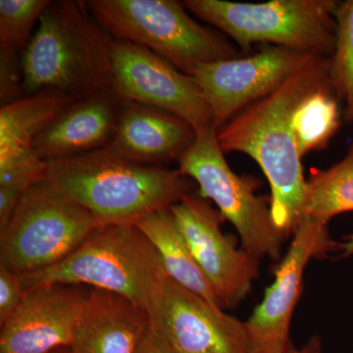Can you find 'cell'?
Listing matches in <instances>:
<instances>
[{
  "label": "cell",
  "instance_id": "cell-8",
  "mask_svg": "<svg viewBox=\"0 0 353 353\" xmlns=\"http://www.w3.org/2000/svg\"><path fill=\"white\" fill-rule=\"evenodd\" d=\"M178 162L179 171L199 183V196L214 201L236 228L243 250L257 259H280L287 236L274 223L270 202L254 194L250 179L230 168L213 125L196 131V141Z\"/></svg>",
  "mask_w": 353,
  "mask_h": 353
},
{
  "label": "cell",
  "instance_id": "cell-13",
  "mask_svg": "<svg viewBox=\"0 0 353 353\" xmlns=\"http://www.w3.org/2000/svg\"><path fill=\"white\" fill-rule=\"evenodd\" d=\"M152 318L176 353H252L245 322L170 278Z\"/></svg>",
  "mask_w": 353,
  "mask_h": 353
},
{
  "label": "cell",
  "instance_id": "cell-7",
  "mask_svg": "<svg viewBox=\"0 0 353 353\" xmlns=\"http://www.w3.org/2000/svg\"><path fill=\"white\" fill-rule=\"evenodd\" d=\"M105 225L46 180L34 183L0 231V265L21 276L68 259Z\"/></svg>",
  "mask_w": 353,
  "mask_h": 353
},
{
  "label": "cell",
  "instance_id": "cell-16",
  "mask_svg": "<svg viewBox=\"0 0 353 353\" xmlns=\"http://www.w3.org/2000/svg\"><path fill=\"white\" fill-rule=\"evenodd\" d=\"M196 139L194 128L175 114L123 99L117 131L105 148L122 159L152 166L180 159Z\"/></svg>",
  "mask_w": 353,
  "mask_h": 353
},
{
  "label": "cell",
  "instance_id": "cell-20",
  "mask_svg": "<svg viewBox=\"0 0 353 353\" xmlns=\"http://www.w3.org/2000/svg\"><path fill=\"white\" fill-rule=\"evenodd\" d=\"M341 125L340 101L329 79L305 95L294 111L292 128L299 157L326 148Z\"/></svg>",
  "mask_w": 353,
  "mask_h": 353
},
{
  "label": "cell",
  "instance_id": "cell-24",
  "mask_svg": "<svg viewBox=\"0 0 353 353\" xmlns=\"http://www.w3.org/2000/svg\"><path fill=\"white\" fill-rule=\"evenodd\" d=\"M22 55L0 48V101L1 108L25 97Z\"/></svg>",
  "mask_w": 353,
  "mask_h": 353
},
{
  "label": "cell",
  "instance_id": "cell-4",
  "mask_svg": "<svg viewBox=\"0 0 353 353\" xmlns=\"http://www.w3.org/2000/svg\"><path fill=\"white\" fill-rule=\"evenodd\" d=\"M157 248L134 224L105 225L55 266L22 276L26 292L39 285H88L130 299L150 315L168 279Z\"/></svg>",
  "mask_w": 353,
  "mask_h": 353
},
{
  "label": "cell",
  "instance_id": "cell-21",
  "mask_svg": "<svg viewBox=\"0 0 353 353\" xmlns=\"http://www.w3.org/2000/svg\"><path fill=\"white\" fill-rule=\"evenodd\" d=\"M353 211V143L347 157L327 170L315 169L306 180L303 216L328 223Z\"/></svg>",
  "mask_w": 353,
  "mask_h": 353
},
{
  "label": "cell",
  "instance_id": "cell-1",
  "mask_svg": "<svg viewBox=\"0 0 353 353\" xmlns=\"http://www.w3.org/2000/svg\"><path fill=\"white\" fill-rule=\"evenodd\" d=\"M329 70L330 57H315L217 131L223 152L245 153L263 171L270 185L274 223L285 236L303 219L306 187L292 128L294 111L305 95L329 80Z\"/></svg>",
  "mask_w": 353,
  "mask_h": 353
},
{
  "label": "cell",
  "instance_id": "cell-17",
  "mask_svg": "<svg viewBox=\"0 0 353 353\" xmlns=\"http://www.w3.org/2000/svg\"><path fill=\"white\" fill-rule=\"evenodd\" d=\"M152 318L126 297L90 289L70 343L71 353H136Z\"/></svg>",
  "mask_w": 353,
  "mask_h": 353
},
{
  "label": "cell",
  "instance_id": "cell-3",
  "mask_svg": "<svg viewBox=\"0 0 353 353\" xmlns=\"http://www.w3.org/2000/svg\"><path fill=\"white\" fill-rule=\"evenodd\" d=\"M46 182L102 224H134L190 194L180 171L134 163L108 148L48 162Z\"/></svg>",
  "mask_w": 353,
  "mask_h": 353
},
{
  "label": "cell",
  "instance_id": "cell-14",
  "mask_svg": "<svg viewBox=\"0 0 353 353\" xmlns=\"http://www.w3.org/2000/svg\"><path fill=\"white\" fill-rule=\"evenodd\" d=\"M88 292L68 285L27 290L19 307L0 326V353H51L68 347Z\"/></svg>",
  "mask_w": 353,
  "mask_h": 353
},
{
  "label": "cell",
  "instance_id": "cell-6",
  "mask_svg": "<svg viewBox=\"0 0 353 353\" xmlns=\"http://www.w3.org/2000/svg\"><path fill=\"white\" fill-rule=\"evenodd\" d=\"M188 11L214 26L243 53L252 44L280 46L330 57L336 44V0H271L241 3L225 0H185Z\"/></svg>",
  "mask_w": 353,
  "mask_h": 353
},
{
  "label": "cell",
  "instance_id": "cell-10",
  "mask_svg": "<svg viewBox=\"0 0 353 353\" xmlns=\"http://www.w3.org/2000/svg\"><path fill=\"white\" fill-rule=\"evenodd\" d=\"M317 57L321 55L266 46L252 57L201 65L192 77L212 111L218 131Z\"/></svg>",
  "mask_w": 353,
  "mask_h": 353
},
{
  "label": "cell",
  "instance_id": "cell-12",
  "mask_svg": "<svg viewBox=\"0 0 353 353\" xmlns=\"http://www.w3.org/2000/svg\"><path fill=\"white\" fill-rule=\"evenodd\" d=\"M176 225L222 307L243 301L259 278V259L221 231L224 218L202 197L192 194L170 208Z\"/></svg>",
  "mask_w": 353,
  "mask_h": 353
},
{
  "label": "cell",
  "instance_id": "cell-18",
  "mask_svg": "<svg viewBox=\"0 0 353 353\" xmlns=\"http://www.w3.org/2000/svg\"><path fill=\"white\" fill-rule=\"evenodd\" d=\"M75 99L66 95L41 92L23 97L0 109V175L46 169L34 152L38 138Z\"/></svg>",
  "mask_w": 353,
  "mask_h": 353
},
{
  "label": "cell",
  "instance_id": "cell-25",
  "mask_svg": "<svg viewBox=\"0 0 353 353\" xmlns=\"http://www.w3.org/2000/svg\"><path fill=\"white\" fill-rule=\"evenodd\" d=\"M25 294L22 276L0 265V326L15 313Z\"/></svg>",
  "mask_w": 353,
  "mask_h": 353
},
{
  "label": "cell",
  "instance_id": "cell-19",
  "mask_svg": "<svg viewBox=\"0 0 353 353\" xmlns=\"http://www.w3.org/2000/svg\"><path fill=\"white\" fill-rule=\"evenodd\" d=\"M134 225L157 248L169 278L223 308L214 290L192 256L170 208L143 216Z\"/></svg>",
  "mask_w": 353,
  "mask_h": 353
},
{
  "label": "cell",
  "instance_id": "cell-22",
  "mask_svg": "<svg viewBox=\"0 0 353 353\" xmlns=\"http://www.w3.org/2000/svg\"><path fill=\"white\" fill-rule=\"evenodd\" d=\"M336 44L329 77L334 94L345 104L343 118L353 126V0L340 2L334 13Z\"/></svg>",
  "mask_w": 353,
  "mask_h": 353
},
{
  "label": "cell",
  "instance_id": "cell-28",
  "mask_svg": "<svg viewBox=\"0 0 353 353\" xmlns=\"http://www.w3.org/2000/svg\"><path fill=\"white\" fill-rule=\"evenodd\" d=\"M345 240L347 241L343 243L341 250H343V256L345 257L353 254V234L345 236Z\"/></svg>",
  "mask_w": 353,
  "mask_h": 353
},
{
  "label": "cell",
  "instance_id": "cell-11",
  "mask_svg": "<svg viewBox=\"0 0 353 353\" xmlns=\"http://www.w3.org/2000/svg\"><path fill=\"white\" fill-rule=\"evenodd\" d=\"M113 88L126 101L161 109L196 131L213 125V114L194 77L148 48L114 41Z\"/></svg>",
  "mask_w": 353,
  "mask_h": 353
},
{
  "label": "cell",
  "instance_id": "cell-23",
  "mask_svg": "<svg viewBox=\"0 0 353 353\" xmlns=\"http://www.w3.org/2000/svg\"><path fill=\"white\" fill-rule=\"evenodd\" d=\"M50 0H0V48L23 55Z\"/></svg>",
  "mask_w": 353,
  "mask_h": 353
},
{
  "label": "cell",
  "instance_id": "cell-26",
  "mask_svg": "<svg viewBox=\"0 0 353 353\" xmlns=\"http://www.w3.org/2000/svg\"><path fill=\"white\" fill-rule=\"evenodd\" d=\"M136 353H176L162 334L150 327Z\"/></svg>",
  "mask_w": 353,
  "mask_h": 353
},
{
  "label": "cell",
  "instance_id": "cell-9",
  "mask_svg": "<svg viewBox=\"0 0 353 353\" xmlns=\"http://www.w3.org/2000/svg\"><path fill=\"white\" fill-rule=\"evenodd\" d=\"M341 248L343 243L330 236L328 223L303 216L276 270L275 281L245 322L252 353H285L292 347L290 322L303 292L306 266L310 260Z\"/></svg>",
  "mask_w": 353,
  "mask_h": 353
},
{
  "label": "cell",
  "instance_id": "cell-2",
  "mask_svg": "<svg viewBox=\"0 0 353 353\" xmlns=\"http://www.w3.org/2000/svg\"><path fill=\"white\" fill-rule=\"evenodd\" d=\"M114 41L85 1H51L22 55L26 97L52 92L77 101L113 88Z\"/></svg>",
  "mask_w": 353,
  "mask_h": 353
},
{
  "label": "cell",
  "instance_id": "cell-5",
  "mask_svg": "<svg viewBox=\"0 0 353 353\" xmlns=\"http://www.w3.org/2000/svg\"><path fill=\"white\" fill-rule=\"evenodd\" d=\"M85 6L113 37L148 48L185 75L201 65L241 57L224 37L190 17L176 0H88Z\"/></svg>",
  "mask_w": 353,
  "mask_h": 353
},
{
  "label": "cell",
  "instance_id": "cell-29",
  "mask_svg": "<svg viewBox=\"0 0 353 353\" xmlns=\"http://www.w3.org/2000/svg\"><path fill=\"white\" fill-rule=\"evenodd\" d=\"M51 353H71L70 352L69 347H61L58 348V350H54V352Z\"/></svg>",
  "mask_w": 353,
  "mask_h": 353
},
{
  "label": "cell",
  "instance_id": "cell-15",
  "mask_svg": "<svg viewBox=\"0 0 353 353\" xmlns=\"http://www.w3.org/2000/svg\"><path fill=\"white\" fill-rule=\"evenodd\" d=\"M122 105L114 88L77 99L34 139V152L48 162L108 148Z\"/></svg>",
  "mask_w": 353,
  "mask_h": 353
},
{
  "label": "cell",
  "instance_id": "cell-27",
  "mask_svg": "<svg viewBox=\"0 0 353 353\" xmlns=\"http://www.w3.org/2000/svg\"><path fill=\"white\" fill-rule=\"evenodd\" d=\"M285 353H323L321 338L318 336H312L304 347L301 348L292 347Z\"/></svg>",
  "mask_w": 353,
  "mask_h": 353
}]
</instances>
